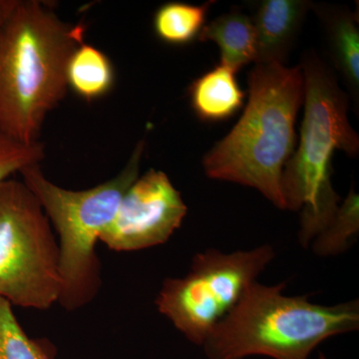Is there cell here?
Listing matches in <instances>:
<instances>
[{
    "mask_svg": "<svg viewBox=\"0 0 359 359\" xmlns=\"http://www.w3.org/2000/svg\"><path fill=\"white\" fill-rule=\"evenodd\" d=\"M18 2V0H0V32Z\"/></svg>",
    "mask_w": 359,
    "mask_h": 359,
    "instance_id": "ac0fdd59",
    "label": "cell"
},
{
    "mask_svg": "<svg viewBox=\"0 0 359 359\" xmlns=\"http://www.w3.org/2000/svg\"><path fill=\"white\" fill-rule=\"evenodd\" d=\"M68 88L86 101L107 95L115 83L114 66L110 58L91 44L82 42L68 61Z\"/></svg>",
    "mask_w": 359,
    "mask_h": 359,
    "instance_id": "4fadbf2b",
    "label": "cell"
},
{
    "mask_svg": "<svg viewBox=\"0 0 359 359\" xmlns=\"http://www.w3.org/2000/svg\"><path fill=\"white\" fill-rule=\"evenodd\" d=\"M248 85L249 99L242 117L205 153L203 169L210 179L255 189L285 210L280 181L297 145L304 75L299 65H255Z\"/></svg>",
    "mask_w": 359,
    "mask_h": 359,
    "instance_id": "7a4b0ae2",
    "label": "cell"
},
{
    "mask_svg": "<svg viewBox=\"0 0 359 359\" xmlns=\"http://www.w3.org/2000/svg\"><path fill=\"white\" fill-rule=\"evenodd\" d=\"M198 40L214 42L219 50V63L237 72L256 62V30L250 14L240 8H233L205 23Z\"/></svg>",
    "mask_w": 359,
    "mask_h": 359,
    "instance_id": "7c38bea8",
    "label": "cell"
},
{
    "mask_svg": "<svg viewBox=\"0 0 359 359\" xmlns=\"http://www.w3.org/2000/svg\"><path fill=\"white\" fill-rule=\"evenodd\" d=\"M311 11L318 16L323 28L330 61L358 109V13H353L346 6L314 2L311 4Z\"/></svg>",
    "mask_w": 359,
    "mask_h": 359,
    "instance_id": "30bf717a",
    "label": "cell"
},
{
    "mask_svg": "<svg viewBox=\"0 0 359 359\" xmlns=\"http://www.w3.org/2000/svg\"><path fill=\"white\" fill-rule=\"evenodd\" d=\"M189 98L196 116L203 122L224 121L244 106L245 93L237 79V71L221 65L194 80Z\"/></svg>",
    "mask_w": 359,
    "mask_h": 359,
    "instance_id": "8fae6325",
    "label": "cell"
},
{
    "mask_svg": "<svg viewBox=\"0 0 359 359\" xmlns=\"http://www.w3.org/2000/svg\"><path fill=\"white\" fill-rule=\"evenodd\" d=\"M275 257L269 244L231 252H198L187 275L164 280L156 306L189 341L202 346Z\"/></svg>",
    "mask_w": 359,
    "mask_h": 359,
    "instance_id": "52a82bcc",
    "label": "cell"
},
{
    "mask_svg": "<svg viewBox=\"0 0 359 359\" xmlns=\"http://www.w3.org/2000/svg\"><path fill=\"white\" fill-rule=\"evenodd\" d=\"M358 231L359 197L353 187L340 203L334 218L311 242L314 255L327 257L344 254L358 237Z\"/></svg>",
    "mask_w": 359,
    "mask_h": 359,
    "instance_id": "9a60e30c",
    "label": "cell"
},
{
    "mask_svg": "<svg viewBox=\"0 0 359 359\" xmlns=\"http://www.w3.org/2000/svg\"><path fill=\"white\" fill-rule=\"evenodd\" d=\"M318 359H332V358H328V356L325 355V354L323 353H320V354H318Z\"/></svg>",
    "mask_w": 359,
    "mask_h": 359,
    "instance_id": "d6986e66",
    "label": "cell"
},
{
    "mask_svg": "<svg viewBox=\"0 0 359 359\" xmlns=\"http://www.w3.org/2000/svg\"><path fill=\"white\" fill-rule=\"evenodd\" d=\"M44 158L45 146L41 141L27 145L0 132V184L25 168L40 165Z\"/></svg>",
    "mask_w": 359,
    "mask_h": 359,
    "instance_id": "e0dca14e",
    "label": "cell"
},
{
    "mask_svg": "<svg viewBox=\"0 0 359 359\" xmlns=\"http://www.w3.org/2000/svg\"><path fill=\"white\" fill-rule=\"evenodd\" d=\"M214 4L210 0L200 6L175 1L163 4L153 18L155 34L161 41L175 46L192 43L199 37Z\"/></svg>",
    "mask_w": 359,
    "mask_h": 359,
    "instance_id": "5bb4252c",
    "label": "cell"
},
{
    "mask_svg": "<svg viewBox=\"0 0 359 359\" xmlns=\"http://www.w3.org/2000/svg\"><path fill=\"white\" fill-rule=\"evenodd\" d=\"M299 67L304 83L301 137L283 169L280 190L285 210L301 212L299 241L309 247L341 203L332 184V156L339 150L358 157L359 137L335 71L311 50L304 52Z\"/></svg>",
    "mask_w": 359,
    "mask_h": 359,
    "instance_id": "3957f363",
    "label": "cell"
},
{
    "mask_svg": "<svg viewBox=\"0 0 359 359\" xmlns=\"http://www.w3.org/2000/svg\"><path fill=\"white\" fill-rule=\"evenodd\" d=\"M146 141L137 143L119 174L86 190H69L45 176L40 165L21 170V181L32 191L57 233L61 290L58 304L76 311L100 290L101 266L95 247L114 219L123 196L140 176Z\"/></svg>",
    "mask_w": 359,
    "mask_h": 359,
    "instance_id": "5b68a950",
    "label": "cell"
},
{
    "mask_svg": "<svg viewBox=\"0 0 359 359\" xmlns=\"http://www.w3.org/2000/svg\"><path fill=\"white\" fill-rule=\"evenodd\" d=\"M188 212L181 193L166 173L150 169L123 196L99 242L115 252H135L165 244Z\"/></svg>",
    "mask_w": 359,
    "mask_h": 359,
    "instance_id": "ba28073f",
    "label": "cell"
},
{
    "mask_svg": "<svg viewBox=\"0 0 359 359\" xmlns=\"http://www.w3.org/2000/svg\"><path fill=\"white\" fill-rule=\"evenodd\" d=\"M0 359H52L50 344L30 339L13 306L0 297Z\"/></svg>",
    "mask_w": 359,
    "mask_h": 359,
    "instance_id": "2e32d148",
    "label": "cell"
},
{
    "mask_svg": "<svg viewBox=\"0 0 359 359\" xmlns=\"http://www.w3.org/2000/svg\"><path fill=\"white\" fill-rule=\"evenodd\" d=\"M285 289L252 283L202 344L207 358L309 359L325 340L359 330L358 299L325 306Z\"/></svg>",
    "mask_w": 359,
    "mask_h": 359,
    "instance_id": "277c9868",
    "label": "cell"
},
{
    "mask_svg": "<svg viewBox=\"0 0 359 359\" xmlns=\"http://www.w3.org/2000/svg\"><path fill=\"white\" fill-rule=\"evenodd\" d=\"M309 0H262L252 4V23L256 30L255 65H285L297 44L309 11Z\"/></svg>",
    "mask_w": 359,
    "mask_h": 359,
    "instance_id": "9c48e42d",
    "label": "cell"
},
{
    "mask_svg": "<svg viewBox=\"0 0 359 359\" xmlns=\"http://www.w3.org/2000/svg\"><path fill=\"white\" fill-rule=\"evenodd\" d=\"M61 290L57 238L22 181L0 184V297L11 306L45 311Z\"/></svg>",
    "mask_w": 359,
    "mask_h": 359,
    "instance_id": "8992f818",
    "label": "cell"
},
{
    "mask_svg": "<svg viewBox=\"0 0 359 359\" xmlns=\"http://www.w3.org/2000/svg\"><path fill=\"white\" fill-rule=\"evenodd\" d=\"M50 4L18 0L0 32V132L20 143L40 142L45 120L67 95L68 61L84 42Z\"/></svg>",
    "mask_w": 359,
    "mask_h": 359,
    "instance_id": "6da1fadb",
    "label": "cell"
}]
</instances>
